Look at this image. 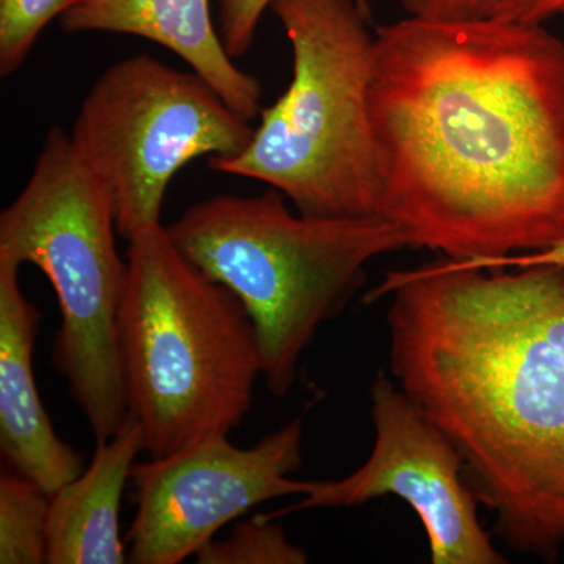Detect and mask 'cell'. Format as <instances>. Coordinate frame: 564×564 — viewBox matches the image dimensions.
Here are the masks:
<instances>
[{"mask_svg":"<svg viewBox=\"0 0 564 564\" xmlns=\"http://www.w3.org/2000/svg\"><path fill=\"white\" fill-rule=\"evenodd\" d=\"M467 269L452 259L386 274L389 361L454 443L494 533L518 554L564 549V267Z\"/></svg>","mask_w":564,"mask_h":564,"instance_id":"cell-2","label":"cell"},{"mask_svg":"<svg viewBox=\"0 0 564 564\" xmlns=\"http://www.w3.org/2000/svg\"><path fill=\"white\" fill-rule=\"evenodd\" d=\"M69 135L109 188L118 234L129 240L161 225L180 170L195 159L240 154L254 128L198 74L139 54L96 79Z\"/></svg>","mask_w":564,"mask_h":564,"instance_id":"cell-7","label":"cell"},{"mask_svg":"<svg viewBox=\"0 0 564 564\" xmlns=\"http://www.w3.org/2000/svg\"><path fill=\"white\" fill-rule=\"evenodd\" d=\"M281 192L218 195L166 226L174 245L242 302L258 336L262 378L285 397L315 334L343 313L373 259L414 248L383 215L293 214Z\"/></svg>","mask_w":564,"mask_h":564,"instance_id":"cell-4","label":"cell"},{"mask_svg":"<svg viewBox=\"0 0 564 564\" xmlns=\"http://www.w3.org/2000/svg\"><path fill=\"white\" fill-rule=\"evenodd\" d=\"M128 242L118 333L129 414L148 458H163L242 423L261 350L242 302L185 258L162 223Z\"/></svg>","mask_w":564,"mask_h":564,"instance_id":"cell-3","label":"cell"},{"mask_svg":"<svg viewBox=\"0 0 564 564\" xmlns=\"http://www.w3.org/2000/svg\"><path fill=\"white\" fill-rule=\"evenodd\" d=\"M273 0H220L218 31L223 44L232 58H240L250 52L263 13L272 7ZM364 17L370 20L373 0H355Z\"/></svg>","mask_w":564,"mask_h":564,"instance_id":"cell-17","label":"cell"},{"mask_svg":"<svg viewBox=\"0 0 564 564\" xmlns=\"http://www.w3.org/2000/svg\"><path fill=\"white\" fill-rule=\"evenodd\" d=\"M21 265L0 259V452L9 469L47 496L79 477L84 458L55 433L33 369L39 307L25 296Z\"/></svg>","mask_w":564,"mask_h":564,"instance_id":"cell-10","label":"cell"},{"mask_svg":"<svg viewBox=\"0 0 564 564\" xmlns=\"http://www.w3.org/2000/svg\"><path fill=\"white\" fill-rule=\"evenodd\" d=\"M380 215L481 262L564 240V41L544 25L406 17L375 33Z\"/></svg>","mask_w":564,"mask_h":564,"instance_id":"cell-1","label":"cell"},{"mask_svg":"<svg viewBox=\"0 0 564 564\" xmlns=\"http://www.w3.org/2000/svg\"><path fill=\"white\" fill-rule=\"evenodd\" d=\"M50 496L14 470L0 474V563H47Z\"/></svg>","mask_w":564,"mask_h":564,"instance_id":"cell-13","label":"cell"},{"mask_svg":"<svg viewBox=\"0 0 564 564\" xmlns=\"http://www.w3.org/2000/svg\"><path fill=\"white\" fill-rule=\"evenodd\" d=\"M85 0H0V76L24 65L41 32Z\"/></svg>","mask_w":564,"mask_h":564,"instance_id":"cell-16","label":"cell"},{"mask_svg":"<svg viewBox=\"0 0 564 564\" xmlns=\"http://www.w3.org/2000/svg\"><path fill=\"white\" fill-rule=\"evenodd\" d=\"M292 79L218 173L263 182L310 217L380 214L369 85L375 35L355 0H273Z\"/></svg>","mask_w":564,"mask_h":564,"instance_id":"cell-5","label":"cell"},{"mask_svg":"<svg viewBox=\"0 0 564 564\" xmlns=\"http://www.w3.org/2000/svg\"><path fill=\"white\" fill-rule=\"evenodd\" d=\"M68 33L104 32L161 44L203 77L245 120L262 111V85L223 44L210 0H85L61 18Z\"/></svg>","mask_w":564,"mask_h":564,"instance_id":"cell-11","label":"cell"},{"mask_svg":"<svg viewBox=\"0 0 564 564\" xmlns=\"http://www.w3.org/2000/svg\"><path fill=\"white\" fill-rule=\"evenodd\" d=\"M408 17L538 24L564 17V0H397Z\"/></svg>","mask_w":564,"mask_h":564,"instance_id":"cell-15","label":"cell"},{"mask_svg":"<svg viewBox=\"0 0 564 564\" xmlns=\"http://www.w3.org/2000/svg\"><path fill=\"white\" fill-rule=\"evenodd\" d=\"M199 564H304L306 552L270 519L237 522L231 536L212 540L195 555Z\"/></svg>","mask_w":564,"mask_h":564,"instance_id":"cell-14","label":"cell"},{"mask_svg":"<svg viewBox=\"0 0 564 564\" xmlns=\"http://www.w3.org/2000/svg\"><path fill=\"white\" fill-rule=\"evenodd\" d=\"M302 443L303 421L295 419L250 448L217 436L135 463L129 485L137 513L124 538L129 562H185L251 508L313 492L318 481L292 478L303 466Z\"/></svg>","mask_w":564,"mask_h":564,"instance_id":"cell-8","label":"cell"},{"mask_svg":"<svg viewBox=\"0 0 564 564\" xmlns=\"http://www.w3.org/2000/svg\"><path fill=\"white\" fill-rule=\"evenodd\" d=\"M144 452L143 430L132 414L106 443L96 444L79 477L50 497L47 564H122L121 499L137 456Z\"/></svg>","mask_w":564,"mask_h":564,"instance_id":"cell-12","label":"cell"},{"mask_svg":"<svg viewBox=\"0 0 564 564\" xmlns=\"http://www.w3.org/2000/svg\"><path fill=\"white\" fill-rule=\"evenodd\" d=\"M372 454L358 470L318 481L302 500L263 519L315 508H350L395 496L419 516L433 564H503L502 552L478 519V499L467 484L462 455L422 408L384 375L370 386Z\"/></svg>","mask_w":564,"mask_h":564,"instance_id":"cell-9","label":"cell"},{"mask_svg":"<svg viewBox=\"0 0 564 564\" xmlns=\"http://www.w3.org/2000/svg\"><path fill=\"white\" fill-rule=\"evenodd\" d=\"M113 199L68 132L52 126L20 195L0 214V259L32 263L61 307L52 362L96 444L129 414L118 317L128 261L117 248Z\"/></svg>","mask_w":564,"mask_h":564,"instance_id":"cell-6","label":"cell"},{"mask_svg":"<svg viewBox=\"0 0 564 564\" xmlns=\"http://www.w3.org/2000/svg\"><path fill=\"white\" fill-rule=\"evenodd\" d=\"M454 261V259H452ZM467 269L500 270L524 269L533 265H563L564 267V240L552 245L545 250L521 252V254L507 256V258L491 259V261L470 262L455 261Z\"/></svg>","mask_w":564,"mask_h":564,"instance_id":"cell-18","label":"cell"}]
</instances>
